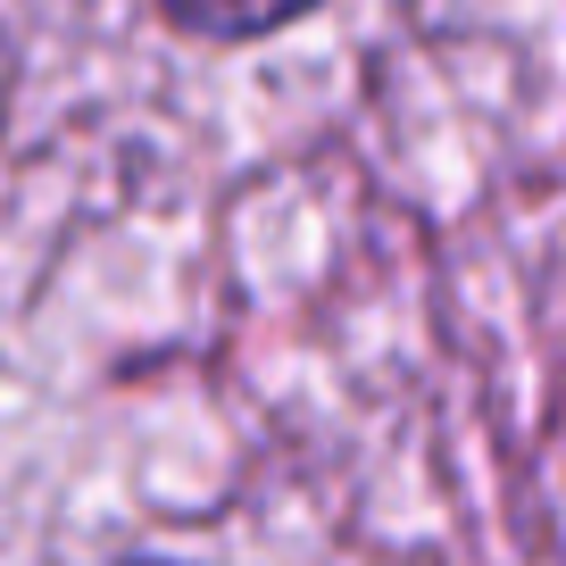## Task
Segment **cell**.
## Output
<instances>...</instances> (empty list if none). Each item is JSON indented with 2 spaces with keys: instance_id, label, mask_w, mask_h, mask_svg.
Returning a JSON list of instances; mask_svg holds the SVG:
<instances>
[{
  "instance_id": "obj_1",
  "label": "cell",
  "mask_w": 566,
  "mask_h": 566,
  "mask_svg": "<svg viewBox=\"0 0 566 566\" xmlns=\"http://www.w3.org/2000/svg\"><path fill=\"white\" fill-rule=\"evenodd\" d=\"M308 9H317V0H159V18L184 25V34H200V42H259V34H275V25L308 18Z\"/></svg>"
}]
</instances>
